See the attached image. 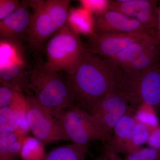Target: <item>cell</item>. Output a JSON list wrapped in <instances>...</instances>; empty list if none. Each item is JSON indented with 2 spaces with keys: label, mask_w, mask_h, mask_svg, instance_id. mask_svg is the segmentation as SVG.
<instances>
[{
  "label": "cell",
  "mask_w": 160,
  "mask_h": 160,
  "mask_svg": "<svg viewBox=\"0 0 160 160\" xmlns=\"http://www.w3.org/2000/svg\"><path fill=\"white\" fill-rule=\"evenodd\" d=\"M122 70L109 59H103L85 47L82 60L67 86L74 106L89 109L106 96L118 91Z\"/></svg>",
  "instance_id": "obj_1"
},
{
  "label": "cell",
  "mask_w": 160,
  "mask_h": 160,
  "mask_svg": "<svg viewBox=\"0 0 160 160\" xmlns=\"http://www.w3.org/2000/svg\"><path fill=\"white\" fill-rule=\"evenodd\" d=\"M29 88L38 102L54 116L75 106L66 80L58 72L50 69L38 55L30 74Z\"/></svg>",
  "instance_id": "obj_2"
},
{
  "label": "cell",
  "mask_w": 160,
  "mask_h": 160,
  "mask_svg": "<svg viewBox=\"0 0 160 160\" xmlns=\"http://www.w3.org/2000/svg\"><path fill=\"white\" fill-rule=\"evenodd\" d=\"M32 18L27 38L32 50L42 49L44 43L67 23L69 0L27 1Z\"/></svg>",
  "instance_id": "obj_3"
},
{
  "label": "cell",
  "mask_w": 160,
  "mask_h": 160,
  "mask_svg": "<svg viewBox=\"0 0 160 160\" xmlns=\"http://www.w3.org/2000/svg\"><path fill=\"white\" fill-rule=\"evenodd\" d=\"M84 48L79 35L66 23L47 43L46 64L54 71L72 74L81 64Z\"/></svg>",
  "instance_id": "obj_4"
},
{
  "label": "cell",
  "mask_w": 160,
  "mask_h": 160,
  "mask_svg": "<svg viewBox=\"0 0 160 160\" xmlns=\"http://www.w3.org/2000/svg\"><path fill=\"white\" fill-rule=\"evenodd\" d=\"M118 90L127 96L135 110L142 103L160 106V63L142 72L122 71Z\"/></svg>",
  "instance_id": "obj_5"
},
{
  "label": "cell",
  "mask_w": 160,
  "mask_h": 160,
  "mask_svg": "<svg viewBox=\"0 0 160 160\" xmlns=\"http://www.w3.org/2000/svg\"><path fill=\"white\" fill-rule=\"evenodd\" d=\"M68 141L87 145L92 141L110 139L92 115L76 106L64 109L54 116Z\"/></svg>",
  "instance_id": "obj_6"
},
{
  "label": "cell",
  "mask_w": 160,
  "mask_h": 160,
  "mask_svg": "<svg viewBox=\"0 0 160 160\" xmlns=\"http://www.w3.org/2000/svg\"><path fill=\"white\" fill-rule=\"evenodd\" d=\"M26 94L28 122L34 137L45 145L60 140L68 141L53 115L38 102L31 90Z\"/></svg>",
  "instance_id": "obj_7"
},
{
  "label": "cell",
  "mask_w": 160,
  "mask_h": 160,
  "mask_svg": "<svg viewBox=\"0 0 160 160\" xmlns=\"http://www.w3.org/2000/svg\"><path fill=\"white\" fill-rule=\"evenodd\" d=\"M130 106L127 96L118 90L98 101L89 109V112L111 138L115 126Z\"/></svg>",
  "instance_id": "obj_8"
},
{
  "label": "cell",
  "mask_w": 160,
  "mask_h": 160,
  "mask_svg": "<svg viewBox=\"0 0 160 160\" xmlns=\"http://www.w3.org/2000/svg\"><path fill=\"white\" fill-rule=\"evenodd\" d=\"M149 35H151L143 32H95L89 37L88 47L100 57L110 58L129 45Z\"/></svg>",
  "instance_id": "obj_9"
},
{
  "label": "cell",
  "mask_w": 160,
  "mask_h": 160,
  "mask_svg": "<svg viewBox=\"0 0 160 160\" xmlns=\"http://www.w3.org/2000/svg\"><path fill=\"white\" fill-rule=\"evenodd\" d=\"M158 1L113 0L110 10L119 12L137 20L148 29L156 32L157 25Z\"/></svg>",
  "instance_id": "obj_10"
},
{
  "label": "cell",
  "mask_w": 160,
  "mask_h": 160,
  "mask_svg": "<svg viewBox=\"0 0 160 160\" xmlns=\"http://www.w3.org/2000/svg\"><path fill=\"white\" fill-rule=\"evenodd\" d=\"M96 32H143L156 38V32L119 12L109 10L94 16Z\"/></svg>",
  "instance_id": "obj_11"
},
{
  "label": "cell",
  "mask_w": 160,
  "mask_h": 160,
  "mask_svg": "<svg viewBox=\"0 0 160 160\" xmlns=\"http://www.w3.org/2000/svg\"><path fill=\"white\" fill-rule=\"evenodd\" d=\"M20 2L18 9L0 21L1 39L21 42L25 36L27 37L32 13L27 1Z\"/></svg>",
  "instance_id": "obj_12"
},
{
  "label": "cell",
  "mask_w": 160,
  "mask_h": 160,
  "mask_svg": "<svg viewBox=\"0 0 160 160\" xmlns=\"http://www.w3.org/2000/svg\"><path fill=\"white\" fill-rule=\"evenodd\" d=\"M135 109L130 106L129 110L113 129V135L106 143L105 152L126 154L136 121Z\"/></svg>",
  "instance_id": "obj_13"
},
{
  "label": "cell",
  "mask_w": 160,
  "mask_h": 160,
  "mask_svg": "<svg viewBox=\"0 0 160 160\" xmlns=\"http://www.w3.org/2000/svg\"><path fill=\"white\" fill-rule=\"evenodd\" d=\"M158 42L156 38L148 36L129 45L112 57L107 59L117 65L122 70H124L132 61Z\"/></svg>",
  "instance_id": "obj_14"
},
{
  "label": "cell",
  "mask_w": 160,
  "mask_h": 160,
  "mask_svg": "<svg viewBox=\"0 0 160 160\" xmlns=\"http://www.w3.org/2000/svg\"><path fill=\"white\" fill-rule=\"evenodd\" d=\"M67 23L79 35L82 34L90 37L96 32L94 16L82 7L69 9Z\"/></svg>",
  "instance_id": "obj_15"
},
{
  "label": "cell",
  "mask_w": 160,
  "mask_h": 160,
  "mask_svg": "<svg viewBox=\"0 0 160 160\" xmlns=\"http://www.w3.org/2000/svg\"><path fill=\"white\" fill-rule=\"evenodd\" d=\"M160 63V45L158 42L140 55L122 71L126 72H142Z\"/></svg>",
  "instance_id": "obj_16"
},
{
  "label": "cell",
  "mask_w": 160,
  "mask_h": 160,
  "mask_svg": "<svg viewBox=\"0 0 160 160\" xmlns=\"http://www.w3.org/2000/svg\"><path fill=\"white\" fill-rule=\"evenodd\" d=\"M88 149L87 145L72 143L53 149L44 160H85Z\"/></svg>",
  "instance_id": "obj_17"
},
{
  "label": "cell",
  "mask_w": 160,
  "mask_h": 160,
  "mask_svg": "<svg viewBox=\"0 0 160 160\" xmlns=\"http://www.w3.org/2000/svg\"><path fill=\"white\" fill-rule=\"evenodd\" d=\"M24 138H18L14 132L0 134V160H17Z\"/></svg>",
  "instance_id": "obj_18"
},
{
  "label": "cell",
  "mask_w": 160,
  "mask_h": 160,
  "mask_svg": "<svg viewBox=\"0 0 160 160\" xmlns=\"http://www.w3.org/2000/svg\"><path fill=\"white\" fill-rule=\"evenodd\" d=\"M44 145L37 138L27 136L23 139L20 157L22 160H44L46 154Z\"/></svg>",
  "instance_id": "obj_19"
},
{
  "label": "cell",
  "mask_w": 160,
  "mask_h": 160,
  "mask_svg": "<svg viewBox=\"0 0 160 160\" xmlns=\"http://www.w3.org/2000/svg\"><path fill=\"white\" fill-rule=\"evenodd\" d=\"M18 125V129L14 132L18 138H25L30 131L28 122V109L25 96L10 106Z\"/></svg>",
  "instance_id": "obj_20"
},
{
  "label": "cell",
  "mask_w": 160,
  "mask_h": 160,
  "mask_svg": "<svg viewBox=\"0 0 160 160\" xmlns=\"http://www.w3.org/2000/svg\"><path fill=\"white\" fill-rule=\"evenodd\" d=\"M155 108L146 103H142L135 112L136 122L144 124L150 131L160 126Z\"/></svg>",
  "instance_id": "obj_21"
},
{
  "label": "cell",
  "mask_w": 160,
  "mask_h": 160,
  "mask_svg": "<svg viewBox=\"0 0 160 160\" xmlns=\"http://www.w3.org/2000/svg\"><path fill=\"white\" fill-rule=\"evenodd\" d=\"M150 132V129L147 126L136 122L131 138L126 148V155L139 149L143 145L146 144Z\"/></svg>",
  "instance_id": "obj_22"
},
{
  "label": "cell",
  "mask_w": 160,
  "mask_h": 160,
  "mask_svg": "<svg viewBox=\"0 0 160 160\" xmlns=\"http://www.w3.org/2000/svg\"><path fill=\"white\" fill-rule=\"evenodd\" d=\"M18 125L10 107L0 108V134L15 132Z\"/></svg>",
  "instance_id": "obj_23"
},
{
  "label": "cell",
  "mask_w": 160,
  "mask_h": 160,
  "mask_svg": "<svg viewBox=\"0 0 160 160\" xmlns=\"http://www.w3.org/2000/svg\"><path fill=\"white\" fill-rule=\"evenodd\" d=\"M81 7L90 12L94 16H99L110 10V0H80Z\"/></svg>",
  "instance_id": "obj_24"
},
{
  "label": "cell",
  "mask_w": 160,
  "mask_h": 160,
  "mask_svg": "<svg viewBox=\"0 0 160 160\" xmlns=\"http://www.w3.org/2000/svg\"><path fill=\"white\" fill-rule=\"evenodd\" d=\"M23 93L10 86L1 84L0 86V108L10 107L24 96Z\"/></svg>",
  "instance_id": "obj_25"
},
{
  "label": "cell",
  "mask_w": 160,
  "mask_h": 160,
  "mask_svg": "<svg viewBox=\"0 0 160 160\" xmlns=\"http://www.w3.org/2000/svg\"><path fill=\"white\" fill-rule=\"evenodd\" d=\"M124 160H160V150L142 147L126 155Z\"/></svg>",
  "instance_id": "obj_26"
},
{
  "label": "cell",
  "mask_w": 160,
  "mask_h": 160,
  "mask_svg": "<svg viewBox=\"0 0 160 160\" xmlns=\"http://www.w3.org/2000/svg\"><path fill=\"white\" fill-rule=\"evenodd\" d=\"M20 4L18 0H0V21L18 9Z\"/></svg>",
  "instance_id": "obj_27"
},
{
  "label": "cell",
  "mask_w": 160,
  "mask_h": 160,
  "mask_svg": "<svg viewBox=\"0 0 160 160\" xmlns=\"http://www.w3.org/2000/svg\"><path fill=\"white\" fill-rule=\"evenodd\" d=\"M146 144L150 148L160 150V126L150 131Z\"/></svg>",
  "instance_id": "obj_28"
},
{
  "label": "cell",
  "mask_w": 160,
  "mask_h": 160,
  "mask_svg": "<svg viewBox=\"0 0 160 160\" xmlns=\"http://www.w3.org/2000/svg\"><path fill=\"white\" fill-rule=\"evenodd\" d=\"M104 160H124L117 153L105 152L103 154Z\"/></svg>",
  "instance_id": "obj_29"
},
{
  "label": "cell",
  "mask_w": 160,
  "mask_h": 160,
  "mask_svg": "<svg viewBox=\"0 0 160 160\" xmlns=\"http://www.w3.org/2000/svg\"><path fill=\"white\" fill-rule=\"evenodd\" d=\"M156 38L160 45V2L158 10L157 25L156 30Z\"/></svg>",
  "instance_id": "obj_30"
},
{
  "label": "cell",
  "mask_w": 160,
  "mask_h": 160,
  "mask_svg": "<svg viewBox=\"0 0 160 160\" xmlns=\"http://www.w3.org/2000/svg\"><path fill=\"white\" fill-rule=\"evenodd\" d=\"M95 160H104V157H103V154L102 156L98 157Z\"/></svg>",
  "instance_id": "obj_31"
}]
</instances>
